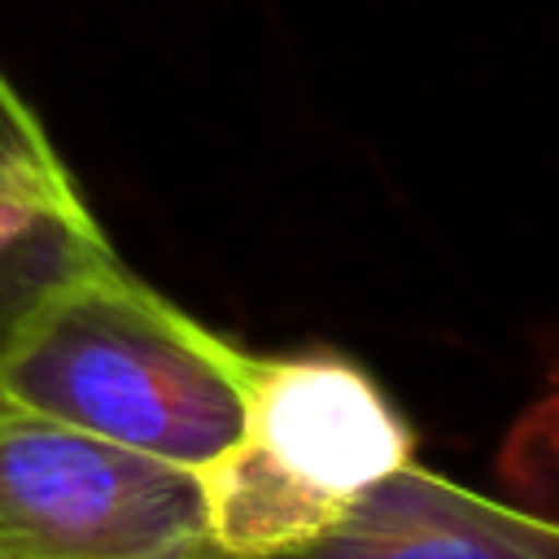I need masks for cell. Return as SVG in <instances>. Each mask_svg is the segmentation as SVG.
Returning <instances> with one entry per match:
<instances>
[{"label": "cell", "mask_w": 559, "mask_h": 559, "mask_svg": "<svg viewBox=\"0 0 559 559\" xmlns=\"http://www.w3.org/2000/svg\"><path fill=\"white\" fill-rule=\"evenodd\" d=\"M253 358L109 249L17 332L0 402L197 472L249 432Z\"/></svg>", "instance_id": "obj_1"}, {"label": "cell", "mask_w": 559, "mask_h": 559, "mask_svg": "<svg viewBox=\"0 0 559 559\" xmlns=\"http://www.w3.org/2000/svg\"><path fill=\"white\" fill-rule=\"evenodd\" d=\"M0 559H223L197 472L0 402Z\"/></svg>", "instance_id": "obj_2"}, {"label": "cell", "mask_w": 559, "mask_h": 559, "mask_svg": "<svg viewBox=\"0 0 559 559\" xmlns=\"http://www.w3.org/2000/svg\"><path fill=\"white\" fill-rule=\"evenodd\" d=\"M249 437L345 502L415 463V428L406 415L367 367L332 349L253 358Z\"/></svg>", "instance_id": "obj_3"}, {"label": "cell", "mask_w": 559, "mask_h": 559, "mask_svg": "<svg viewBox=\"0 0 559 559\" xmlns=\"http://www.w3.org/2000/svg\"><path fill=\"white\" fill-rule=\"evenodd\" d=\"M288 559H559V520L411 463L358 493L332 537Z\"/></svg>", "instance_id": "obj_4"}, {"label": "cell", "mask_w": 559, "mask_h": 559, "mask_svg": "<svg viewBox=\"0 0 559 559\" xmlns=\"http://www.w3.org/2000/svg\"><path fill=\"white\" fill-rule=\"evenodd\" d=\"M100 253L109 240L61 157L0 166V358L35 310Z\"/></svg>", "instance_id": "obj_5"}, {"label": "cell", "mask_w": 559, "mask_h": 559, "mask_svg": "<svg viewBox=\"0 0 559 559\" xmlns=\"http://www.w3.org/2000/svg\"><path fill=\"white\" fill-rule=\"evenodd\" d=\"M205 498V528L223 559H288L349 515L345 498L323 493L293 467H284L258 437H240L218 459L197 467Z\"/></svg>", "instance_id": "obj_6"}, {"label": "cell", "mask_w": 559, "mask_h": 559, "mask_svg": "<svg viewBox=\"0 0 559 559\" xmlns=\"http://www.w3.org/2000/svg\"><path fill=\"white\" fill-rule=\"evenodd\" d=\"M57 144L44 131L39 114L22 100V92L0 70V166H26V162H57Z\"/></svg>", "instance_id": "obj_7"}]
</instances>
